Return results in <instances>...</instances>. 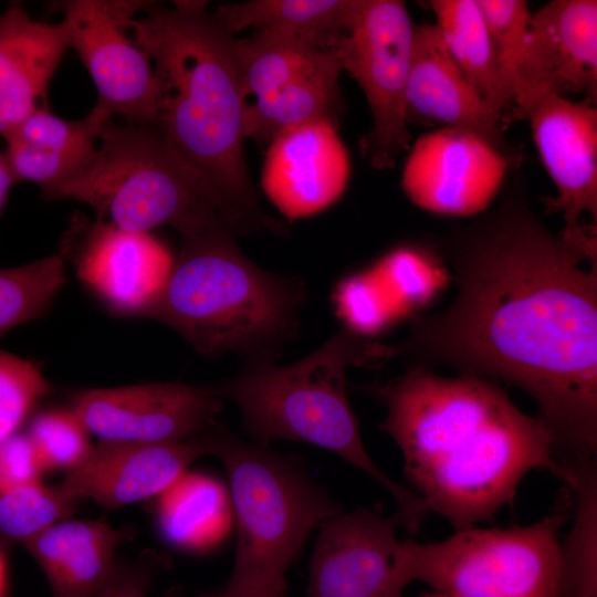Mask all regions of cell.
<instances>
[{"label":"cell","instance_id":"1","mask_svg":"<svg viewBox=\"0 0 597 597\" xmlns=\"http://www.w3.org/2000/svg\"><path fill=\"white\" fill-rule=\"evenodd\" d=\"M458 294L418 317L409 336L381 344L387 362L407 355L528 394L555 439L561 464L596 460L597 263L510 201L446 244Z\"/></svg>","mask_w":597,"mask_h":597},{"label":"cell","instance_id":"2","mask_svg":"<svg viewBox=\"0 0 597 597\" xmlns=\"http://www.w3.org/2000/svg\"><path fill=\"white\" fill-rule=\"evenodd\" d=\"M368 391L387 407L380 428L399 447L409 484L429 513L455 531L513 507L520 483L534 469L568 480L548 427L522 412L495 383L442 377L417 364Z\"/></svg>","mask_w":597,"mask_h":597},{"label":"cell","instance_id":"3","mask_svg":"<svg viewBox=\"0 0 597 597\" xmlns=\"http://www.w3.org/2000/svg\"><path fill=\"white\" fill-rule=\"evenodd\" d=\"M125 25L161 85L153 128L199 177L239 234L284 227L264 212L244 153L247 93L237 39L203 1L148 2Z\"/></svg>","mask_w":597,"mask_h":597},{"label":"cell","instance_id":"4","mask_svg":"<svg viewBox=\"0 0 597 597\" xmlns=\"http://www.w3.org/2000/svg\"><path fill=\"white\" fill-rule=\"evenodd\" d=\"M228 229L182 237L181 251L147 314L198 353L275 362L297 332L305 287L252 263Z\"/></svg>","mask_w":597,"mask_h":597},{"label":"cell","instance_id":"5","mask_svg":"<svg viewBox=\"0 0 597 597\" xmlns=\"http://www.w3.org/2000/svg\"><path fill=\"white\" fill-rule=\"evenodd\" d=\"M368 350L369 343L344 327L295 363L245 362L237 377L216 387L223 400L239 407L247 432L259 443H312L367 473L395 499L402 527L416 534L428 507L412 489L392 481L373 462L348 401L347 367L369 368Z\"/></svg>","mask_w":597,"mask_h":597},{"label":"cell","instance_id":"6","mask_svg":"<svg viewBox=\"0 0 597 597\" xmlns=\"http://www.w3.org/2000/svg\"><path fill=\"white\" fill-rule=\"evenodd\" d=\"M210 454L229 476L237 544L226 588L245 597H284L286 574L310 532L341 507L298 460L245 442L214 423L205 432Z\"/></svg>","mask_w":597,"mask_h":597},{"label":"cell","instance_id":"7","mask_svg":"<svg viewBox=\"0 0 597 597\" xmlns=\"http://www.w3.org/2000/svg\"><path fill=\"white\" fill-rule=\"evenodd\" d=\"M42 195L83 202L97 220L128 231L169 226L182 238L224 228L238 235L199 177L153 127L114 117L90 163Z\"/></svg>","mask_w":597,"mask_h":597},{"label":"cell","instance_id":"8","mask_svg":"<svg viewBox=\"0 0 597 597\" xmlns=\"http://www.w3.org/2000/svg\"><path fill=\"white\" fill-rule=\"evenodd\" d=\"M568 489L555 509L530 525L468 527L434 543H399L394 577L457 597H565L559 530L572 519Z\"/></svg>","mask_w":597,"mask_h":597},{"label":"cell","instance_id":"9","mask_svg":"<svg viewBox=\"0 0 597 597\" xmlns=\"http://www.w3.org/2000/svg\"><path fill=\"white\" fill-rule=\"evenodd\" d=\"M237 51L247 93V138L270 144L280 132L313 121L338 127L343 69L333 51L265 31L237 39Z\"/></svg>","mask_w":597,"mask_h":597},{"label":"cell","instance_id":"10","mask_svg":"<svg viewBox=\"0 0 597 597\" xmlns=\"http://www.w3.org/2000/svg\"><path fill=\"white\" fill-rule=\"evenodd\" d=\"M413 28L405 2L355 0L333 52L363 90L373 125L362 154L376 169L394 167L409 146L406 92Z\"/></svg>","mask_w":597,"mask_h":597},{"label":"cell","instance_id":"11","mask_svg":"<svg viewBox=\"0 0 597 597\" xmlns=\"http://www.w3.org/2000/svg\"><path fill=\"white\" fill-rule=\"evenodd\" d=\"M147 1L69 0L53 4L67 23L73 48L97 90L100 107L153 127L161 101L154 66L127 32L125 21Z\"/></svg>","mask_w":597,"mask_h":597},{"label":"cell","instance_id":"12","mask_svg":"<svg viewBox=\"0 0 597 597\" xmlns=\"http://www.w3.org/2000/svg\"><path fill=\"white\" fill-rule=\"evenodd\" d=\"M60 254L72 262L83 285L109 314L147 317L174 259L149 232L75 216L61 241Z\"/></svg>","mask_w":597,"mask_h":597},{"label":"cell","instance_id":"13","mask_svg":"<svg viewBox=\"0 0 597 597\" xmlns=\"http://www.w3.org/2000/svg\"><path fill=\"white\" fill-rule=\"evenodd\" d=\"M223 401L216 386L148 383L82 389L70 408L100 440L174 443L208 431Z\"/></svg>","mask_w":597,"mask_h":597},{"label":"cell","instance_id":"14","mask_svg":"<svg viewBox=\"0 0 597 597\" xmlns=\"http://www.w3.org/2000/svg\"><path fill=\"white\" fill-rule=\"evenodd\" d=\"M517 119H528L541 159L557 197L544 200L546 212H562L561 231L568 241L597 248L595 228L582 226L588 213L597 220V111L589 101L573 102L546 94Z\"/></svg>","mask_w":597,"mask_h":597},{"label":"cell","instance_id":"15","mask_svg":"<svg viewBox=\"0 0 597 597\" xmlns=\"http://www.w3.org/2000/svg\"><path fill=\"white\" fill-rule=\"evenodd\" d=\"M584 93L597 96V2L554 0L532 13L514 84L512 119L538 97Z\"/></svg>","mask_w":597,"mask_h":597},{"label":"cell","instance_id":"16","mask_svg":"<svg viewBox=\"0 0 597 597\" xmlns=\"http://www.w3.org/2000/svg\"><path fill=\"white\" fill-rule=\"evenodd\" d=\"M509 164V157L478 136L444 127L415 143L405 163L402 188L421 209L472 216L493 200Z\"/></svg>","mask_w":597,"mask_h":597},{"label":"cell","instance_id":"17","mask_svg":"<svg viewBox=\"0 0 597 597\" xmlns=\"http://www.w3.org/2000/svg\"><path fill=\"white\" fill-rule=\"evenodd\" d=\"M401 526L379 505L341 512L321 524L310 565L308 597H404L394 578Z\"/></svg>","mask_w":597,"mask_h":597},{"label":"cell","instance_id":"18","mask_svg":"<svg viewBox=\"0 0 597 597\" xmlns=\"http://www.w3.org/2000/svg\"><path fill=\"white\" fill-rule=\"evenodd\" d=\"M207 454L205 433L174 443L100 440L59 488L74 501L90 499L105 509H119L159 495Z\"/></svg>","mask_w":597,"mask_h":597},{"label":"cell","instance_id":"19","mask_svg":"<svg viewBox=\"0 0 597 597\" xmlns=\"http://www.w3.org/2000/svg\"><path fill=\"white\" fill-rule=\"evenodd\" d=\"M327 121L289 127L270 142L263 161L264 193L290 221L333 205L349 176L347 150Z\"/></svg>","mask_w":597,"mask_h":597},{"label":"cell","instance_id":"20","mask_svg":"<svg viewBox=\"0 0 597 597\" xmlns=\"http://www.w3.org/2000/svg\"><path fill=\"white\" fill-rule=\"evenodd\" d=\"M411 115L469 132L506 155L498 121L452 59L436 24L413 28L406 92Z\"/></svg>","mask_w":597,"mask_h":597},{"label":"cell","instance_id":"21","mask_svg":"<svg viewBox=\"0 0 597 597\" xmlns=\"http://www.w3.org/2000/svg\"><path fill=\"white\" fill-rule=\"evenodd\" d=\"M67 23L33 20L19 3L0 15V135L3 137L38 109L65 52Z\"/></svg>","mask_w":597,"mask_h":597},{"label":"cell","instance_id":"22","mask_svg":"<svg viewBox=\"0 0 597 597\" xmlns=\"http://www.w3.org/2000/svg\"><path fill=\"white\" fill-rule=\"evenodd\" d=\"M114 117L95 104L82 119L69 121L38 109L3 136L4 151L18 180L42 193L80 172L93 158L104 124Z\"/></svg>","mask_w":597,"mask_h":597},{"label":"cell","instance_id":"23","mask_svg":"<svg viewBox=\"0 0 597 597\" xmlns=\"http://www.w3.org/2000/svg\"><path fill=\"white\" fill-rule=\"evenodd\" d=\"M133 536L129 528L100 521L65 520L22 543L45 574L52 597H94L117 547Z\"/></svg>","mask_w":597,"mask_h":597},{"label":"cell","instance_id":"24","mask_svg":"<svg viewBox=\"0 0 597 597\" xmlns=\"http://www.w3.org/2000/svg\"><path fill=\"white\" fill-rule=\"evenodd\" d=\"M158 496L157 523L171 545L206 552L228 536L232 502L228 489L216 478L187 471Z\"/></svg>","mask_w":597,"mask_h":597},{"label":"cell","instance_id":"25","mask_svg":"<svg viewBox=\"0 0 597 597\" xmlns=\"http://www.w3.org/2000/svg\"><path fill=\"white\" fill-rule=\"evenodd\" d=\"M354 6L355 0H250L220 6L212 14L233 35L253 27L333 51Z\"/></svg>","mask_w":597,"mask_h":597},{"label":"cell","instance_id":"26","mask_svg":"<svg viewBox=\"0 0 597 597\" xmlns=\"http://www.w3.org/2000/svg\"><path fill=\"white\" fill-rule=\"evenodd\" d=\"M438 28L452 59L501 121L507 106L494 45L476 0L431 1Z\"/></svg>","mask_w":597,"mask_h":597},{"label":"cell","instance_id":"27","mask_svg":"<svg viewBox=\"0 0 597 597\" xmlns=\"http://www.w3.org/2000/svg\"><path fill=\"white\" fill-rule=\"evenodd\" d=\"M573 525L559 541L565 597H597V468L596 460L566 467Z\"/></svg>","mask_w":597,"mask_h":597},{"label":"cell","instance_id":"28","mask_svg":"<svg viewBox=\"0 0 597 597\" xmlns=\"http://www.w3.org/2000/svg\"><path fill=\"white\" fill-rule=\"evenodd\" d=\"M65 282V260L60 253L0 268V335L43 315Z\"/></svg>","mask_w":597,"mask_h":597},{"label":"cell","instance_id":"29","mask_svg":"<svg viewBox=\"0 0 597 597\" xmlns=\"http://www.w3.org/2000/svg\"><path fill=\"white\" fill-rule=\"evenodd\" d=\"M75 503L59 485L50 488L36 481L12 486L0 492V532L23 542L69 520Z\"/></svg>","mask_w":597,"mask_h":597},{"label":"cell","instance_id":"30","mask_svg":"<svg viewBox=\"0 0 597 597\" xmlns=\"http://www.w3.org/2000/svg\"><path fill=\"white\" fill-rule=\"evenodd\" d=\"M374 272L399 314L427 303L446 281V272L431 255L409 248L390 252Z\"/></svg>","mask_w":597,"mask_h":597},{"label":"cell","instance_id":"31","mask_svg":"<svg viewBox=\"0 0 597 597\" xmlns=\"http://www.w3.org/2000/svg\"><path fill=\"white\" fill-rule=\"evenodd\" d=\"M88 431L69 407L41 411L30 422L28 436L49 470L70 471L88 453Z\"/></svg>","mask_w":597,"mask_h":597},{"label":"cell","instance_id":"32","mask_svg":"<svg viewBox=\"0 0 597 597\" xmlns=\"http://www.w3.org/2000/svg\"><path fill=\"white\" fill-rule=\"evenodd\" d=\"M494 45L502 87L509 103L522 62L531 11L522 0H476Z\"/></svg>","mask_w":597,"mask_h":597},{"label":"cell","instance_id":"33","mask_svg":"<svg viewBox=\"0 0 597 597\" xmlns=\"http://www.w3.org/2000/svg\"><path fill=\"white\" fill-rule=\"evenodd\" d=\"M48 390L38 365L0 349V444L18 433Z\"/></svg>","mask_w":597,"mask_h":597},{"label":"cell","instance_id":"34","mask_svg":"<svg viewBox=\"0 0 597 597\" xmlns=\"http://www.w3.org/2000/svg\"><path fill=\"white\" fill-rule=\"evenodd\" d=\"M334 301L345 328L359 336L380 332L399 315L374 271L342 281Z\"/></svg>","mask_w":597,"mask_h":597},{"label":"cell","instance_id":"35","mask_svg":"<svg viewBox=\"0 0 597 597\" xmlns=\"http://www.w3.org/2000/svg\"><path fill=\"white\" fill-rule=\"evenodd\" d=\"M164 558L154 552H144L128 562L115 561L105 583L94 597H147V589Z\"/></svg>","mask_w":597,"mask_h":597},{"label":"cell","instance_id":"36","mask_svg":"<svg viewBox=\"0 0 597 597\" xmlns=\"http://www.w3.org/2000/svg\"><path fill=\"white\" fill-rule=\"evenodd\" d=\"M45 468L28 433H15L0 444V492L40 481Z\"/></svg>","mask_w":597,"mask_h":597},{"label":"cell","instance_id":"37","mask_svg":"<svg viewBox=\"0 0 597 597\" xmlns=\"http://www.w3.org/2000/svg\"><path fill=\"white\" fill-rule=\"evenodd\" d=\"M17 181L7 156L3 153H0V212L4 206L8 193L12 185Z\"/></svg>","mask_w":597,"mask_h":597},{"label":"cell","instance_id":"38","mask_svg":"<svg viewBox=\"0 0 597 597\" xmlns=\"http://www.w3.org/2000/svg\"><path fill=\"white\" fill-rule=\"evenodd\" d=\"M7 586H8L7 564L4 561V556L0 552V597H8Z\"/></svg>","mask_w":597,"mask_h":597},{"label":"cell","instance_id":"39","mask_svg":"<svg viewBox=\"0 0 597 597\" xmlns=\"http://www.w3.org/2000/svg\"><path fill=\"white\" fill-rule=\"evenodd\" d=\"M199 597H245V596L240 595L224 587L221 591L206 593V594L200 595Z\"/></svg>","mask_w":597,"mask_h":597},{"label":"cell","instance_id":"40","mask_svg":"<svg viewBox=\"0 0 597 597\" xmlns=\"http://www.w3.org/2000/svg\"><path fill=\"white\" fill-rule=\"evenodd\" d=\"M421 597H457V596L446 593V591L434 590L433 593L422 595Z\"/></svg>","mask_w":597,"mask_h":597},{"label":"cell","instance_id":"41","mask_svg":"<svg viewBox=\"0 0 597 597\" xmlns=\"http://www.w3.org/2000/svg\"><path fill=\"white\" fill-rule=\"evenodd\" d=\"M9 597V596H8Z\"/></svg>","mask_w":597,"mask_h":597}]
</instances>
